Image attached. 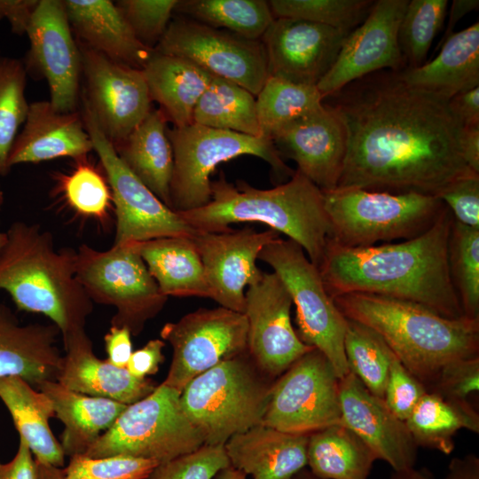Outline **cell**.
Here are the masks:
<instances>
[{"label":"cell","instance_id":"cell-41","mask_svg":"<svg viewBox=\"0 0 479 479\" xmlns=\"http://www.w3.org/2000/svg\"><path fill=\"white\" fill-rule=\"evenodd\" d=\"M344 353L349 371L383 399L393 352L372 328L347 319Z\"/></svg>","mask_w":479,"mask_h":479},{"label":"cell","instance_id":"cell-6","mask_svg":"<svg viewBox=\"0 0 479 479\" xmlns=\"http://www.w3.org/2000/svg\"><path fill=\"white\" fill-rule=\"evenodd\" d=\"M274 381L247 350L190 381L180 402L204 444L224 445L232 436L262 424Z\"/></svg>","mask_w":479,"mask_h":479},{"label":"cell","instance_id":"cell-20","mask_svg":"<svg viewBox=\"0 0 479 479\" xmlns=\"http://www.w3.org/2000/svg\"><path fill=\"white\" fill-rule=\"evenodd\" d=\"M64 1L40 0L27 30V66L44 77L50 103L59 113L75 112L82 72Z\"/></svg>","mask_w":479,"mask_h":479},{"label":"cell","instance_id":"cell-51","mask_svg":"<svg viewBox=\"0 0 479 479\" xmlns=\"http://www.w3.org/2000/svg\"><path fill=\"white\" fill-rule=\"evenodd\" d=\"M436 197L444 203L456 221L479 229V174L455 180Z\"/></svg>","mask_w":479,"mask_h":479},{"label":"cell","instance_id":"cell-61","mask_svg":"<svg viewBox=\"0 0 479 479\" xmlns=\"http://www.w3.org/2000/svg\"><path fill=\"white\" fill-rule=\"evenodd\" d=\"M213 479H247V475L235 467L229 466L219 471Z\"/></svg>","mask_w":479,"mask_h":479},{"label":"cell","instance_id":"cell-24","mask_svg":"<svg viewBox=\"0 0 479 479\" xmlns=\"http://www.w3.org/2000/svg\"><path fill=\"white\" fill-rule=\"evenodd\" d=\"M62 342L65 353L57 381L70 390L129 405L147 397L158 386L151 379L136 378L127 368L98 358L85 329Z\"/></svg>","mask_w":479,"mask_h":479},{"label":"cell","instance_id":"cell-11","mask_svg":"<svg viewBox=\"0 0 479 479\" xmlns=\"http://www.w3.org/2000/svg\"><path fill=\"white\" fill-rule=\"evenodd\" d=\"M258 259L272 268L288 290L299 338L319 350L338 378H343L349 372L344 353L347 319L328 294L318 267L299 244L280 237L267 244Z\"/></svg>","mask_w":479,"mask_h":479},{"label":"cell","instance_id":"cell-12","mask_svg":"<svg viewBox=\"0 0 479 479\" xmlns=\"http://www.w3.org/2000/svg\"><path fill=\"white\" fill-rule=\"evenodd\" d=\"M82 117L112 191L115 215L114 245L163 237H192L197 231L178 212L164 204L126 167L84 103Z\"/></svg>","mask_w":479,"mask_h":479},{"label":"cell","instance_id":"cell-14","mask_svg":"<svg viewBox=\"0 0 479 479\" xmlns=\"http://www.w3.org/2000/svg\"><path fill=\"white\" fill-rule=\"evenodd\" d=\"M160 334L173 350L161 383L179 392L199 374L247 350L246 316L221 306L200 308L168 322Z\"/></svg>","mask_w":479,"mask_h":479},{"label":"cell","instance_id":"cell-48","mask_svg":"<svg viewBox=\"0 0 479 479\" xmlns=\"http://www.w3.org/2000/svg\"><path fill=\"white\" fill-rule=\"evenodd\" d=\"M229 466L224 445L203 444L192 452L158 464L147 479H213Z\"/></svg>","mask_w":479,"mask_h":479},{"label":"cell","instance_id":"cell-18","mask_svg":"<svg viewBox=\"0 0 479 479\" xmlns=\"http://www.w3.org/2000/svg\"><path fill=\"white\" fill-rule=\"evenodd\" d=\"M408 2H373L365 19L349 34L334 65L317 84L323 99L371 74L406 67L398 43V28Z\"/></svg>","mask_w":479,"mask_h":479},{"label":"cell","instance_id":"cell-13","mask_svg":"<svg viewBox=\"0 0 479 479\" xmlns=\"http://www.w3.org/2000/svg\"><path fill=\"white\" fill-rule=\"evenodd\" d=\"M340 423V379L329 360L314 348L275 379L262 424L310 435Z\"/></svg>","mask_w":479,"mask_h":479},{"label":"cell","instance_id":"cell-37","mask_svg":"<svg viewBox=\"0 0 479 479\" xmlns=\"http://www.w3.org/2000/svg\"><path fill=\"white\" fill-rule=\"evenodd\" d=\"M193 123L263 137L255 96L235 82L214 75L194 109Z\"/></svg>","mask_w":479,"mask_h":479},{"label":"cell","instance_id":"cell-40","mask_svg":"<svg viewBox=\"0 0 479 479\" xmlns=\"http://www.w3.org/2000/svg\"><path fill=\"white\" fill-rule=\"evenodd\" d=\"M57 192L77 215L93 218L105 224L114 211L112 191L106 176L88 155L75 160L68 173L55 176Z\"/></svg>","mask_w":479,"mask_h":479},{"label":"cell","instance_id":"cell-21","mask_svg":"<svg viewBox=\"0 0 479 479\" xmlns=\"http://www.w3.org/2000/svg\"><path fill=\"white\" fill-rule=\"evenodd\" d=\"M349 33L305 20L275 18L261 38L269 76L317 86Z\"/></svg>","mask_w":479,"mask_h":479},{"label":"cell","instance_id":"cell-34","mask_svg":"<svg viewBox=\"0 0 479 479\" xmlns=\"http://www.w3.org/2000/svg\"><path fill=\"white\" fill-rule=\"evenodd\" d=\"M167 122L161 108L151 110L145 119L114 148L126 167L171 208L169 185L174 157L167 134Z\"/></svg>","mask_w":479,"mask_h":479},{"label":"cell","instance_id":"cell-29","mask_svg":"<svg viewBox=\"0 0 479 479\" xmlns=\"http://www.w3.org/2000/svg\"><path fill=\"white\" fill-rule=\"evenodd\" d=\"M397 73L409 87L448 100L479 87V23L449 36L433 60Z\"/></svg>","mask_w":479,"mask_h":479},{"label":"cell","instance_id":"cell-25","mask_svg":"<svg viewBox=\"0 0 479 479\" xmlns=\"http://www.w3.org/2000/svg\"><path fill=\"white\" fill-rule=\"evenodd\" d=\"M59 335L53 323L21 324L0 303V377L18 376L35 389L44 381H57L63 360Z\"/></svg>","mask_w":479,"mask_h":479},{"label":"cell","instance_id":"cell-50","mask_svg":"<svg viewBox=\"0 0 479 479\" xmlns=\"http://www.w3.org/2000/svg\"><path fill=\"white\" fill-rule=\"evenodd\" d=\"M479 390V356L458 359L445 365L428 391L443 397L468 401Z\"/></svg>","mask_w":479,"mask_h":479},{"label":"cell","instance_id":"cell-52","mask_svg":"<svg viewBox=\"0 0 479 479\" xmlns=\"http://www.w3.org/2000/svg\"><path fill=\"white\" fill-rule=\"evenodd\" d=\"M164 347L163 340H150L141 349L132 352L126 366L127 370L138 379H145L149 375L155 374L164 361L162 352Z\"/></svg>","mask_w":479,"mask_h":479},{"label":"cell","instance_id":"cell-47","mask_svg":"<svg viewBox=\"0 0 479 479\" xmlns=\"http://www.w3.org/2000/svg\"><path fill=\"white\" fill-rule=\"evenodd\" d=\"M178 0H120L115 5L137 39L153 49L164 35Z\"/></svg>","mask_w":479,"mask_h":479},{"label":"cell","instance_id":"cell-56","mask_svg":"<svg viewBox=\"0 0 479 479\" xmlns=\"http://www.w3.org/2000/svg\"><path fill=\"white\" fill-rule=\"evenodd\" d=\"M449 103L464 128L479 125V87L457 94Z\"/></svg>","mask_w":479,"mask_h":479},{"label":"cell","instance_id":"cell-49","mask_svg":"<svg viewBox=\"0 0 479 479\" xmlns=\"http://www.w3.org/2000/svg\"><path fill=\"white\" fill-rule=\"evenodd\" d=\"M427 391L426 387L408 372L393 353L383 397L388 408L405 421Z\"/></svg>","mask_w":479,"mask_h":479},{"label":"cell","instance_id":"cell-8","mask_svg":"<svg viewBox=\"0 0 479 479\" xmlns=\"http://www.w3.org/2000/svg\"><path fill=\"white\" fill-rule=\"evenodd\" d=\"M174 157L169 185L171 208L185 212L207 205L211 200V179L216 167L241 155L261 158L282 179L294 170L283 161L273 141L197 123L167 130Z\"/></svg>","mask_w":479,"mask_h":479},{"label":"cell","instance_id":"cell-36","mask_svg":"<svg viewBox=\"0 0 479 479\" xmlns=\"http://www.w3.org/2000/svg\"><path fill=\"white\" fill-rule=\"evenodd\" d=\"M405 424L418 447L450 454L454 436L460 429L479 432V415L468 401L445 398L427 391Z\"/></svg>","mask_w":479,"mask_h":479},{"label":"cell","instance_id":"cell-62","mask_svg":"<svg viewBox=\"0 0 479 479\" xmlns=\"http://www.w3.org/2000/svg\"><path fill=\"white\" fill-rule=\"evenodd\" d=\"M293 479H322V478L316 476L310 470L303 468L300 472H298L293 477Z\"/></svg>","mask_w":479,"mask_h":479},{"label":"cell","instance_id":"cell-2","mask_svg":"<svg viewBox=\"0 0 479 479\" xmlns=\"http://www.w3.org/2000/svg\"><path fill=\"white\" fill-rule=\"evenodd\" d=\"M446 208L422 234L397 243L348 247L328 239L318 269L328 294L364 293L420 304L450 318L465 317L452 281Z\"/></svg>","mask_w":479,"mask_h":479},{"label":"cell","instance_id":"cell-4","mask_svg":"<svg viewBox=\"0 0 479 479\" xmlns=\"http://www.w3.org/2000/svg\"><path fill=\"white\" fill-rule=\"evenodd\" d=\"M197 232H218L236 223H260L299 244L310 261L318 267L330 223L322 190L299 170L286 183L258 189L238 180L227 181L224 173L211 182V200L199 208L178 212Z\"/></svg>","mask_w":479,"mask_h":479},{"label":"cell","instance_id":"cell-35","mask_svg":"<svg viewBox=\"0 0 479 479\" xmlns=\"http://www.w3.org/2000/svg\"><path fill=\"white\" fill-rule=\"evenodd\" d=\"M375 459L365 442L342 423L309 436L307 465L322 479H367Z\"/></svg>","mask_w":479,"mask_h":479},{"label":"cell","instance_id":"cell-27","mask_svg":"<svg viewBox=\"0 0 479 479\" xmlns=\"http://www.w3.org/2000/svg\"><path fill=\"white\" fill-rule=\"evenodd\" d=\"M309 436L259 424L232 436L224 449L231 466L252 479H293L307 466Z\"/></svg>","mask_w":479,"mask_h":479},{"label":"cell","instance_id":"cell-60","mask_svg":"<svg viewBox=\"0 0 479 479\" xmlns=\"http://www.w3.org/2000/svg\"><path fill=\"white\" fill-rule=\"evenodd\" d=\"M391 479H433L430 475H427L425 472L419 471L412 468L395 471V474Z\"/></svg>","mask_w":479,"mask_h":479},{"label":"cell","instance_id":"cell-38","mask_svg":"<svg viewBox=\"0 0 479 479\" xmlns=\"http://www.w3.org/2000/svg\"><path fill=\"white\" fill-rule=\"evenodd\" d=\"M175 12L248 40H261L275 19L264 0H181Z\"/></svg>","mask_w":479,"mask_h":479},{"label":"cell","instance_id":"cell-59","mask_svg":"<svg viewBox=\"0 0 479 479\" xmlns=\"http://www.w3.org/2000/svg\"><path fill=\"white\" fill-rule=\"evenodd\" d=\"M479 1L478 0H454L452 1L449 20L447 22V27L444 31V35L442 38L441 43L438 45H442L444 42L451 36L453 33V28L455 25L467 13L478 8Z\"/></svg>","mask_w":479,"mask_h":479},{"label":"cell","instance_id":"cell-17","mask_svg":"<svg viewBox=\"0 0 479 479\" xmlns=\"http://www.w3.org/2000/svg\"><path fill=\"white\" fill-rule=\"evenodd\" d=\"M245 300L247 352L258 368L275 380L314 348L306 345L293 327V301L274 271L263 272L257 283L248 287Z\"/></svg>","mask_w":479,"mask_h":479},{"label":"cell","instance_id":"cell-16","mask_svg":"<svg viewBox=\"0 0 479 479\" xmlns=\"http://www.w3.org/2000/svg\"><path fill=\"white\" fill-rule=\"evenodd\" d=\"M80 51L86 82L83 103L115 146L152 110L143 70L116 63L83 45Z\"/></svg>","mask_w":479,"mask_h":479},{"label":"cell","instance_id":"cell-33","mask_svg":"<svg viewBox=\"0 0 479 479\" xmlns=\"http://www.w3.org/2000/svg\"><path fill=\"white\" fill-rule=\"evenodd\" d=\"M130 244L165 296L210 298L204 267L192 237H163Z\"/></svg>","mask_w":479,"mask_h":479},{"label":"cell","instance_id":"cell-1","mask_svg":"<svg viewBox=\"0 0 479 479\" xmlns=\"http://www.w3.org/2000/svg\"><path fill=\"white\" fill-rule=\"evenodd\" d=\"M331 97L346 133L336 187L436 196L477 174L464 161V127L449 100L409 87L397 71L371 74Z\"/></svg>","mask_w":479,"mask_h":479},{"label":"cell","instance_id":"cell-44","mask_svg":"<svg viewBox=\"0 0 479 479\" xmlns=\"http://www.w3.org/2000/svg\"><path fill=\"white\" fill-rule=\"evenodd\" d=\"M26 75V67L20 60L0 59V176H6L11 170L9 153L27 116Z\"/></svg>","mask_w":479,"mask_h":479},{"label":"cell","instance_id":"cell-39","mask_svg":"<svg viewBox=\"0 0 479 479\" xmlns=\"http://www.w3.org/2000/svg\"><path fill=\"white\" fill-rule=\"evenodd\" d=\"M255 101L262 136L271 139L283 126L324 106L317 86L271 75L255 97Z\"/></svg>","mask_w":479,"mask_h":479},{"label":"cell","instance_id":"cell-42","mask_svg":"<svg viewBox=\"0 0 479 479\" xmlns=\"http://www.w3.org/2000/svg\"><path fill=\"white\" fill-rule=\"evenodd\" d=\"M452 284L466 318L479 320V229L452 220L448 241Z\"/></svg>","mask_w":479,"mask_h":479},{"label":"cell","instance_id":"cell-9","mask_svg":"<svg viewBox=\"0 0 479 479\" xmlns=\"http://www.w3.org/2000/svg\"><path fill=\"white\" fill-rule=\"evenodd\" d=\"M180 395L161 383L147 397L127 405L82 455H126L161 464L199 449L204 440L185 415Z\"/></svg>","mask_w":479,"mask_h":479},{"label":"cell","instance_id":"cell-55","mask_svg":"<svg viewBox=\"0 0 479 479\" xmlns=\"http://www.w3.org/2000/svg\"><path fill=\"white\" fill-rule=\"evenodd\" d=\"M106 360L120 368H126L132 354L131 334L126 327L113 326L104 336Z\"/></svg>","mask_w":479,"mask_h":479},{"label":"cell","instance_id":"cell-46","mask_svg":"<svg viewBox=\"0 0 479 479\" xmlns=\"http://www.w3.org/2000/svg\"><path fill=\"white\" fill-rule=\"evenodd\" d=\"M158 463L126 455L70 457L63 479H147Z\"/></svg>","mask_w":479,"mask_h":479},{"label":"cell","instance_id":"cell-58","mask_svg":"<svg viewBox=\"0 0 479 479\" xmlns=\"http://www.w3.org/2000/svg\"><path fill=\"white\" fill-rule=\"evenodd\" d=\"M461 147L466 164L479 174V125L464 128Z\"/></svg>","mask_w":479,"mask_h":479},{"label":"cell","instance_id":"cell-7","mask_svg":"<svg viewBox=\"0 0 479 479\" xmlns=\"http://www.w3.org/2000/svg\"><path fill=\"white\" fill-rule=\"evenodd\" d=\"M330 223L328 239L348 247L411 240L428 231L446 208L436 196L359 188L322 191Z\"/></svg>","mask_w":479,"mask_h":479},{"label":"cell","instance_id":"cell-30","mask_svg":"<svg viewBox=\"0 0 479 479\" xmlns=\"http://www.w3.org/2000/svg\"><path fill=\"white\" fill-rule=\"evenodd\" d=\"M0 399L36 465L61 468L65 452L49 426V420L55 417L50 398L22 378L6 376L0 377Z\"/></svg>","mask_w":479,"mask_h":479},{"label":"cell","instance_id":"cell-32","mask_svg":"<svg viewBox=\"0 0 479 479\" xmlns=\"http://www.w3.org/2000/svg\"><path fill=\"white\" fill-rule=\"evenodd\" d=\"M36 389L50 398L55 417L65 426L60 444L69 457L83 454L127 407L111 399L70 390L58 381H44Z\"/></svg>","mask_w":479,"mask_h":479},{"label":"cell","instance_id":"cell-53","mask_svg":"<svg viewBox=\"0 0 479 479\" xmlns=\"http://www.w3.org/2000/svg\"><path fill=\"white\" fill-rule=\"evenodd\" d=\"M39 2L40 0H0V20H7L13 33L26 34Z\"/></svg>","mask_w":479,"mask_h":479},{"label":"cell","instance_id":"cell-19","mask_svg":"<svg viewBox=\"0 0 479 479\" xmlns=\"http://www.w3.org/2000/svg\"><path fill=\"white\" fill-rule=\"evenodd\" d=\"M278 238L279 233L274 230L258 232L252 227L196 232L192 239L204 267L210 299L243 313L245 288L257 283L263 274L256 260L263 248Z\"/></svg>","mask_w":479,"mask_h":479},{"label":"cell","instance_id":"cell-22","mask_svg":"<svg viewBox=\"0 0 479 479\" xmlns=\"http://www.w3.org/2000/svg\"><path fill=\"white\" fill-rule=\"evenodd\" d=\"M271 140L281 157L294 161L297 170L320 190L337 186L346 153V133L327 105L283 126Z\"/></svg>","mask_w":479,"mask_h":479},{"label":"cell","instance_id":"cell-28","mask_svg":"<svg viewBox=\"0 0 479 479\" xmlns=\"http://www.w3.org/2000/svg\"><path fill=\"white\" fill-rule=\"evenodd\" d=\"M72 30L82 45L109 59L143 69L154 50L141 43L109 0H65Z\"/></svg>","mask_w":479,"mask_h":479},{"label":"cell","instance_id":"cell-45","mask_svg":"<svg viewBox=\"0 0 479 479\" xmlns=\"http://www.w3.org/2000/svg\"><path fill=\"white\" fill-rule=\"evenodd\" d=\"M370 0H271L274 18L301 20L351 32L365 19Z\"/></svg>","mask_w":479,"mask_h":479},{"label":"cell","instance_id":"cell-54","mask_svg":"<svg viewBox=\"0 0 479 479\" xmlns=\"http://www.w3.org/2000/svg\"><path fill=\"white\" fill-rule=\"evenodd\" d=\"M0 479H38L33 453L23 439H19L17 452L9 462L0 461Z\"/></svg>","mask_w":479,"mask_h":479},{"label":"cell","instance_id":"cell-23","mask_svg":"<svg viewBox=\"0 0 479 479\" xmlns=\"http://www.w3.org/2000/svg\"><path fill=\"white\" fill-rule=\"evenodd\" d=\"M341 423L395 471L412 468L416 445L405 422L350 372L340 379Z\"/></svg>","mask_w":479,"mask_h":479},{"label":"cell","instance_id":"cell-3","mask_svg":"<svg viewBox=\"0 0 479 479\" xmlns=\"http://www.w3.org/2000/svg\"><path fill=\"white\" fill-rule=\"evenodd\" d=\"M333 300L346 319L374 330L427 390L445 365L479 356V320L445 318L412 302L373 294Z\"/></svg>","mask_w":479,"mask_h":479},{"label":"cell","instance_id":"cell-15","mask_svg":"<svg viewBox=\"0 0 479 479\" xmlns=\"http://www.w3.org/2000/svg\"><path fill=\"white\" fill-rule=\"evenodd\" d=\"M154 51L186 59L214 76L239 84L255 97L269 77L266 51L261 40H248L188 18L170 21Z\"/></svg>","mask_w":479,"mask_h":479},{"label":"cell","instance_id":"cell-43","mask_svg":"<svg viewBox=\"0 0 479 479\" xmlns=\"http://www.w3.org/2000/svg\"><path fill=\"white\" fill-rule=\"evenodd\" d=\"M447 0L409 1L398 28V43L407 68L424 64L428 50L442 27Z\"/></svg>","mask_w":479,"mask_h":479},{"label":"cell","instance_id":"cell-26","mask_svg":"<svg viewBox=\"0 0 479 479\" xmlns=\"http://www.w3.org/2000/svg\"><path fill=\"white\" fill-rule=\"evenodd\" d=\"M24 123L9 153L10 169L60 157L77 160L93 150L82 117L76 112L59 113L50 101L29 104Z\"/></svg>","mask_w":479,"mask_h":479},{"label":"cell","instance_id":"cell-31","mask_svg":"<svg viewBox=\"0 0 479 479\" xmlns=\"http://www.w3.org/2000/svg\"><path fill=\"white\" fill-rule=\"evenodd\" d=\"M152 101L175 127L193 123V113L213 75L193 62L153 52L142 69Z\"/></svg>","mask_w":479,"mask_h":479},{"label":"cell","instance_id":"cell-57","mask_svg":"<svg viewBox=\"0 0 479 479\" xmlns=\"http://www.w3.org/2000/svg\"><path fill=\"white\" fill-rule=\"evenodd\" d=\"M444 479H479V459L474 454L452 459Z\"/></svg>","mask_w":479,"mask_h":479},{"label":"cell","instance_id":"cell-63","mask_svg":"<svg viewBox=\"0 0 479 479\" xmlns=\"http://www.w3.org/2000/svg\"><path fill=\"white\" fill-rule=\"evenodd\" d=\"M4 192H3L1 185H0V210H1L2 207H3V205H4ZM4 240H5V232H0V247L3 245Z\"/></svg>","mask_w":479,"mask_h":479},{"label":"cell","instance_id":"cell-10","mask_svg":"<svg viewBox=\"0 0 479 479\" xmlns=\"http://www.w3.org/2000/svg\"><path fill=\"white\" fill-rule=\"evenodd\" d=\"M75 277L92 302L115 309L111 326L126 327L135 336L169 298L130 243L103 251L82 244L76 250Z\"/></svg>","mask_w":479,"mask_h":479},{"label":"cell","instance_id":"cell-5","mask_svg":"<svg viewBox=\"0 0 479 479\" xmlns=\"http://www.w3.org/2000/svg\"><path fill=\"white\" fill-rule=\"evenodd\" d=\"M0 247V290L20 310L43 314L62 339L85 329L93 303L75 277L76 251L56 249L37 224L12 223Z\"/></svg>","mask_w":479,"mask_h":479}]
</instances>
